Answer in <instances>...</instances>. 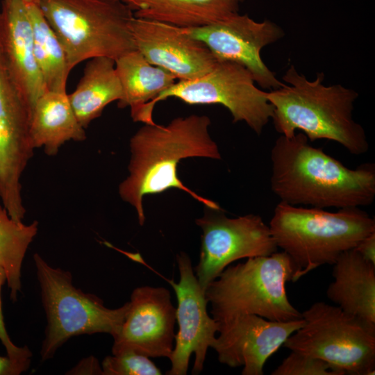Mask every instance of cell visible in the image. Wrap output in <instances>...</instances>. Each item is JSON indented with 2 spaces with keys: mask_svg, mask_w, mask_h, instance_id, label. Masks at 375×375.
Returning a JSON list of instances; mask_svg holds the SVG:
<instances>
[{
  "mask_svg": "<svg viewBox=\"0 0 375 375\" xmlns=\"http://www.w3.org/2000/svg\"><path fill=\"white\" fill-rule=\"evenodd\" d=\"M286 83L267 92L273 106L272 119L276 131L292 137L299 130L308 140L326 139L360 156L369 150L362 126L353 119L357 92L341 85H324V73L309 81L291 65L283 76Z\"/></svg>",
  "mask_w": 375,
  "mask_h": 375,
  "instance_id": "cell-3",
  "label": "cell"
},
{
  "mask_svg": "<svg viewBox=\"0 0 375 375\" xmlns=\"http://www.w3.org/2000/svg\"><path fill=\"white\" fill-rule=\"evenodd\" d=\"M271 374L342 375L325 361L294 351H291Z\"/></svg>",
  "mask_w": 375,
  "mask_h": 375,
  "instance_id": "cell-26",
  "label": "cell"
},
{
  "mask_svg": "<svg viewBox=\"0 0 375 375\" xmlns=\"http://www.w3.org/2000/svg\"><path fill=\"white\" fill-rule=\"evenodd\" d=\"M176 308L162 287L133 290L118 332L112 336V353L131 351L147 357L169 358L174 349Z\"/></svg>",
  "mask_w": 375,
  "mask_h": 375,
  "instance_id": "cell-14",
  "label": "cell"
},
{
  "mask_svg": "<svg viewBox=\"0 0 375 375\" xmlns=\"http://www.w3.org/2000/svg\"><path fill=\"white\" fill-rule=\"evenodd\" d=\"M70 374H103L102 368L94 356L81 360L69 371Z\"/></svg>",
  "mask_w": 375,
  "mask_h": 375,
  "instance_id": "cell-30",
  "label": "cell"
},
{
  "mask_svg": "<svg viewBox=\"0 0 375 375\" xmlns=\"http://www.w3.org/2000/svg\"><path fill=\"white\" fill-rule=\"evenodd\" d=\"M206 208L208 210L203 216L196 220L202 235L199 259L194 267L204 292L232 262L269 256L278 249L269 225L260 215L248 214L230 218L222 208Z\"/></svg>",
  "mask_w": 375,
  "mask_h": 375,
  "instance_id": "cell-10",
  "label": "cell"
},
{
  "mask_svg": "<svg viewBox=\"0 0 375 375\" xmlns=\"http://www.w3.org/2000/svg\"><path fill=\"white\" fill-rule=\"evenodd\" d=\"M303 325L284 346L319 358L344 374L374 375L375 324L323 301L301 312Z\"/></svg>",
  "mask_w": 375,
  "mask_h": 375,
  "instance_id": "cell-8",
  "label": "cell"
},
{
  "mask_svg": "<svg viewBox=\"0 0 375 375\" xmlns=\"http://www.w3.org/2000/svg\"><path fill=\"white\" fill-rule=\"evenodd\" d=\"M72 70L96 57L117 60L135 50L133 11L121 0H38Z\"/></svg>",
  "mask_w": 375,
  "mask_h": 375,
  "instance_id": "cell-6",
  "label": "cell"
},
{
  "mask_svg": "<svg viewBox=\"0 0 375 375\" xmlns=\"http://www.w3.org/2000/svg\"><path fill=\"white\" fill-rule=\"evenodd\" d=\"M122 97L115 62L108 57L90 59L76 89L68 94L73 111L84 128L99 117L108 104Z\"/></svg>",
  "mask_w": 375,
  "mask_h": 375,
  "instance_id": "cell-21",
  "label": "cell"
},
{
  "mask_svg": "<svg viewBox=\"0 0 375 375\" xmlns=\"http://www.w3.org/2000/svg\"><path fill=\"white\" fill-rule=\"evenodd\" d=\"M131 31L135 48L144 58L179 81L201 77L219 62L203 42L181 27L134 17Z\"/></svg>",
  "mask_w": 375,
  "mask_h": 375,
  "instance_id": "cell-15",
  "label": "cell"
},
{
  "mask_svg": "<svg viewBox=\"0 0 375 375\" xmlns=\"http://www.w3.org/2000/svg\"><path fill=\"white\" fill-rule=\"evenodd\" d=\"M278 248L290 257L296 282L323 265H333L344 251L375 232V221L360 207L305 208L280 201L269 222Z\"/></svg>",
  "mask_w": 375,
  "mask_h": 375,
  "instance_id": "cell-4",
  "label": "cell"
},
{
  "mask_svg": "<svg viewBox=\"0 0 375 375\" xmlns=\"http://www.w3.org/2000/svg\"><path fill=\"white\" fill-rule=\"evenodd\" d=\"M180 274L178 283L170 281L177 297L176 319L178 331L175 334V344L169 358L171 368L167 375H185L190 358L194 354L192 374H199L209 347L215 342L219 324L208 310V301L194 272L190 257L184 252L176 255Z\"/></svg>",
  "mask_w": 375,
  "mask_h": 375,
  "instance_id": "cell-13",
  "label": "cell"
},
{
  "mask_svg": "<svg viewBox=\"0 0 375 375\" xmlns=\"http://www.w3.org/2000/svg\"><path fill=\"white\" fill-rule=\"evenodd\" d=\"M85 129L73 111L67 92L47 90L35 101L30 120L34 149L43 147L47 156H56L65 142L85 140Z\"/></svg>",
  "mask_w": 375,
  "mask_h": 375,
  "instance_id": "cell-19",
  "label": "cell"
},
{
  "mask_svg": "<svg viewBox=\"0 0 375 375\" xmlns=\"http://www.w3.org/2000/svg\"><path fill=\"white\" fill-rule=\"evenodd\" d=\"M115 69L122 88L120 108L129 106L131 113L156 98L171 87L176 79L169 72L151 65L137 49L117 60Z\"/></svg>",
  "mask_w": 375,
  "mask_h": 375,
  "instance_id": "cell-22",
  "label": "cell"
},
{
  "mask_svg": "<svg viewBox=\"0 0 375 375\" xmlns=\"http://www.w3.org/2000/svg\"><path fill=\"white\" fill-rule=\"evenodd\" d=\"M206 115H191L172 119L167 125L144 124L131 138L129 174L119 185L121 199L132 206L140 225L144 224L143 198L170 188L183 190L206 207L219 209L215 201L195 193L178 178V162L187 158L221 159L211 138Z\"/></svg>",
  "mask_w": 375,
  "mask_h": 375,
  "instance_id": "cell-2",
  "label": "cell"
},
{
  "mask_svg": "<svg viewBox=\"0 0 375 375\" xmlns=\"http://www.w3.org/2000/svg\"><path fill=\"white\" fill-rule=\"evenodd\" d=\"M25 3H28V2H33V1H38V0H22Z\"/></svg>",
  "mask_w": 375,
  "mask_h": 375,
  "instance_id": "cell-31",
  "label": "cell"
},
{
  "mask_svg": "<svg viewBox=\"0 0 375 375\" xmlns=\"http://www.w3.org/2000/svg\"><path fill=\"white\" fill-rule=\"evenodd\" d=\"M25 4L32 26L35 58L46 90L66 92L67 77L71 69L65 52L43 15L38 1Z\"/></svg>",
  "mask_w": 375,
  "mask_h": 375,
  "instance_id": "cell-23",
  "label": "cell"
},
{
  "mask_svg": "<svg viewBox=\"0 0 375 375\" xmlns=\"http://www.w3.org/2000/svg\"><path fill=\"white\" fill-rule=\"evenodd\" d=\"M244 0H122L135 17L182 28L199 27L237 13Z\"/></svg>",
  "mask_w": 375,
  "mask_h": 375,
  "instance_id": "cell-20",
  "label": "cell"
},
{
  "mask_svg": "<svg viewBox=\"0 0 375 375\" xmlns=\"http://www.w3.org/2000/svg\"><path fill=\"white\" fill-rule=\"evenodd\" d=\"M270 188L280 201L318 208L362 207L375 199V166L349 169L308 143L301 132L281 135L270 153Z\"/></svg>",
  "mask_w": 375,
  "mask_h": 375,
  "instance_id": "cell-1",
  "label": "cell"
},
{
  "mask_svg": "<svg viewBox=\"0 0 375 375\" xmlns=\"http://www.w3.org/2000/svg\"><path fill=\"white\" fill-rule=\"evenodd\" d=\"M33 261L47 318L40 350L42 361L53 358L74 336L108 333L112 337L118 332L128 301L119 308H108L97 295L74 287L69 272L50 266L38 253Z\"/></svg>",
  "mask_w": 375,
  "mask_h": 375,
  "instance_id": "cell-7",
  "label": "cell"
},
{
  "mask_svg": "<svg viewBox=\"0 0 375 375\" xmlns=\"http://www.w3.org/2000/svg\"><path fill=\"white\" fill-rule=\"evenodd\" d=\"M353 249L363 258L375 265V232L362 239Z\"/></svg>",
  "mask_w": 375,
  "mask_h": 375,
  "instance_id": "cell-29",
  "label": "cell"
},
{
  "mask_svg": "<svg viewBox=\"0 0 375 375\" xmlns=\"http://www.w3.org/2000/svg\"><path fill=\"white\" fill-rule=\"evenodd\" d=\"M0 53L10 78L32 112L47 90L35 58L28 10L22 0L2 1Z\"/></svg>",
  "mask_w": 375,
  "mask_h": 375,
  "instance_id": "cell-17",
  "label": "cell"
},
{
  "mask_svg": "<svg viewBox=\"0 0 375 375\" xmlns=\"http://www.w3.org/2000/svg\"><path fill=\"white\" fill-rule=\"evenodd\" d=\"M103 375H160L149 357L131 351L106 356L101 364Z\"/></svg>",
  "mask_w": 375,
  "mask_h": 375,
  "instance_id": "cell-25",
  "label": "cell"
},
{
  "mask_svg": "<svg viewBox=\"0 0 375 375\" xmlns=\"http://www.w3.org/2000/svg\"><path fill=\"white\" fill-rule=\"evenodd\" d=\"M293 274L292 261L283 251L229 265L205 290L212 318L219 326L247 315L276 322L301 319L286 293Z\"/></svg>",
  "mask_w": 375,
  "mask_h": 375,
  "instance_id": "cell-5",
  "label": "cell"
},
{
  "mask_svg": "<svg viewBox=\"0 0 375 375\" xmlns=\"http://www.w3.org/2000/svg\"><path fill=\"white\" fill-rule=\"evenodd\" d=\"M303 324V318L276 322L256 315L240 316L219 326L212 348L219 362L243 367L242 375H262L267 360Z\"/></svg>",
  "mask_w": 375,
  "mask_h": 375,
  "instance_id": "cell-16",
  "label": "cell"
},
{
  "mask_svg": "<svg viewBox=\"0 0 375 375\" xmlns=\"http://www.w3.org/2000/svg\"><path fill=\"white\" fill-rule=\"evenodd\" d=\"M31 361L15 360L0 356V375H19L30 367Z\"/></svg>",
  "mask_w": 375,
  "mask_h": 375,
  "instance_id": "cell-28",
  "label": "cell"
},
{
  "mask_svg": "<svg viewBox=\"0 0 375 375\" xmlns=\"http://www.w3.org/2000/svg\"><path fill=\"white\" fill-rule=\"evenodd\" d=\"M181 28L203 42L219 62L229 61L244 67L261 88L274 90L283 85L260 56L264 47L284 35L275 23L268 19L256 22L247 15L237 13L206 26Z\"/></svg>",
  "mask_w": 375,
  "mask_h": 375,
  "instance_id": "cell-12",
  "label": "cell"
},
{
  "mask_svg": "<svg viewBox=\"0 0 375 375\" xmlns=\"http://www.w3.org/2000/svg\"><path fill=\"white\" fill-rule=\"evenodd\" d=\"M254 83L244 67L229 61L219 62L211 72L201 77L175 82L131 116L134 122L154 124L155 105L174 97L190 105H222L231 112L233 122H244L260 135L272 119L274 108L267 99V92L260 90Z\"/></svg>",
  "mask_w": 375,
  "mask_h": 375,
  "instance_id": "cell-9",
  "label": "cell"
},
{
  "mask_svg": "<svg viewBox=\"0 0 375 375\" xmlns=\"http://www.w3.org/2000/svg\"><path fill=\"white\" fill-rule=\"evenodd\" d=\"M31 115L0 53V199L17 222L25 217L21 178L35 149L30 135Z\"/></svg>",
  "mask_w": 375,
  "mask_h": 375,
  "instance_id": "cell-11",
  "label": "cell"
},
{
  "mask_svg": "<svg viewBox=\"0 0 375 375\" xmlns=\"http://www.w3.org/2000/svg\"><path fill=\"white\" fill-rule=\"evenodd\" d=\"M333 265L327 297L344 311L375 324V265L352 249Z\"/></svg>",
  "mask_w": 375,
  "mask_h": 375,
  "instance_id": "cell-18",
  "label": "cell"
},
{
  "mask_svg": "<svg viewBox=\"0 0 375 375\" xmlns=\"http://www.w3.org/2000/svg\"><path fill=\"white\" fill-rule=\"evenodd\" d=\"M7 281L5 269L0 265V341L4 346L7 356L19 361H31L32 352L27 346L19 347L10 340L6 331L1 308V290L2 285Z\"/></svg>",
  "mask_w": 375,
  "mask_h": 375,
  "instance_id": "cell-27",
  "label": "cell"
},
{
  "mask_svg": "<svg viewBox=\"0 0 375 375\" xmlns=\"http://www.w3.org/2000/svg\"><path fill=\"white\" fill-rule=\"evenodd\" d=\"M38 231V222L30 224L12 219L0 205V265L5 269L10 297L17 299L22 288V265L27 249Z\"/></svg>",
  "mask_w": 375,
  "mask_h": 375,
  "instance_id": "cell-24",
  "label": "cell"
}]
</instances>
